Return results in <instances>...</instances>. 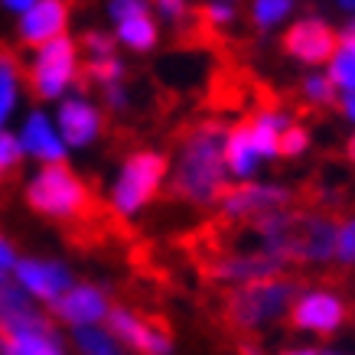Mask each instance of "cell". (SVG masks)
Returning <instances> with one entry per match:
<instances>
[{
	"instance_id": "cell-1",
	"label": "cell",
	"mask_w": 355,
	"mask_h": 355,
	"mask_svg": "<svg viewBox=\"0 0 355 355\" xmlns=\"http://www.w3.org/2000/svg\"><path fill=\"white\" fill-rule=\"evenodd\" d=\"M248 232H251L248 248L270 251L287 264H326L336 254L339 222L326 212H300L287 205L248 222Z\"/></svg>"
},
{
	"instance_id": "cell-2",
	"label": "cell",
	"mask_w": 355,
	"mask_h": 355,
	"mask_svg": "<svg viewBox=\"0 0 355 355\" xmlns=\"http://www.w3.org/2000/svg\"><path fill=\"white\" fill-rule=\"evenodd\" d=\"M225 134L222 124H199L180 140V153L170 173V196L189 205L209 209L228 189Z\"/></svg>"
},
{
	"instance_id": "cell-3",
	"label": "cell",
	"mask_w": 355,
	"mask_h": 355,
	"mask_svg": "<svg viewBox=\"0 0 355 355\" xmlns=\"http://www.w3.org/2000/svg\"><path fill=\"white\" fill-rule=\"evenodd\" d=\"M26 205L36 216L62 222V225H85L95 216V196L88 183L65 163H43L26 183Z\"/></svg>"
},
{
	"instance_id": "cell-4",
	"label": "cell",
	"mask_w": 355,
	"mask_h": 355,
	"mask_svg": "<svg viewBox=\"0 0 355 355\" xmlns=\"http://www.w3.org/2000/svg\"><path fill=\"white\" fill-rule=\"evenodd\" d=\"M297 293H300L297 280L284 277V274L238 284L225 297V320L238 333H258L291 313Z\"/></svg>"
},
{
	"instance_id": "cell-5",
	"label": "cell",
	"mask_w": 355,
	"mask_h": 355,
	"mask_svg": "<svg viewBox=\"0 0 355 355\" xmlns=\"http://www.w3.org/2000/svg\"><path fill=\"white\" fill-rule=\"evenodd\" d=\"M23 69H26V88L36 101H59L85 76V55L78 40L65 33L30 49V59Z\"/></svg>"
},
{
	"instance_id": "cell-6",
	"label": "cell",
	"mask_w": 355,
	"mask_h": 355,
	"mask_svg": "<svg viewBox=\"0 0 355 355\" xmlns=\"http://www.w3.org/2000/svg\"><path fill=\"white\" fill-rule=\"evenodd\" d=\"M170 176V160L160 150H137L121 163L118 176L111 183L108 205L118 218H134L163 189Z\"/></svg>"
},
{
	"instance_id": "cell-7",
	"label": "cell",
	"mask_w": 355,
	"mask_h": 355,
	"mask_svg": "<svg viewBox=\"0 0 355 355\" xmlns=\"http://www.w3.org/2000/svg\"><path fill=\"white\" fill-rule=\"evenodd\" d=\"M293 202V193L284 186H270V183H241V186H228L225 196L218 199L222 218L225 222H238L248 225L261 216H270L277 209H287Z\"/></svg>"
},
{
	"instance_id": "cell-8",
	"label": "cell",
	"mask_w": 355,
	"mask_h": 355,
	"mask_svg": "<svg viewBox=\"0 0 355 355\" xmlns=\"http://www.w3.org/2000/svg\"><path fill=\"white\" fill-rule=\"evenodd\" d=\"M55 128L62 134V140L69 147H92L101 130H105V114L98 108L95 101L82 92H69L65 98L55 101Z\"/></svg>"
},
{
	"instance_id": "cell-9",
	"label": "cell",
	"mask_w": 355,
	"mask_h": 355,
	"mask_svg": "<svg viewBox=\"0 0 355 355\" xmlns=\"http://www.w3.org/2000/svg\"><path fill=\"white\" fill-rule=\"evenodd\" d=\"M111 333L121 339L124 349L137 355H170L173 352V339L157 320H147L140 313L128 310V306H111L108 320H105Z\"/></svg>"
},
{
	"instance_id": "cell-10",
	"label": "cell",
	"mask_w": 355,
	"mask_h": 355,
	"mask_svg": "<svg viewBox=\"0 0 355 355\" xmlns=\"http://www.w3.org/2000/svg\"><path fill=\"white\" fill-rule=\"evenodd\" d=\"M284 268H287V261L270 254V251H261V248H241V251H228V254L209 258L212 280H222V284H232V287L248 284V280L284 274Z\"/></svg>"
},
{
	"instance_id": "cell-11",
	"label": "cell",
	"mask_w": 355,
	"mask_h": 355,
	"mask_svg": "<svg viewBox=\"0 0 355 355\" xmlns=\"http://www.w3.org/2000/svg\"><path fill=\"white\" fill-rule=\"evenodd\" d=\"M0 333H3L13 355H69L53 320L43 310L17 316L10 323H0Z\"/></svg>"
},
{
	"instance_id": "cell-12",
	"label": "cell",
	"mask_w": 355,
	"mask_h": 355,
	"mask_svg": "<svg viewBox=\"0 0 355 355\" xmlns=\"http://www.w3.org/2000/svg\"><path fill=\"white\" fill-rule=\"evenodd\" d=\"M339 36L333 33V26L320 17H300L293 20L284 33V53L297 59L303 65H323L329 62V55L336 53Z\"/></svg>"
},
{
	"instance_id": "cell-13",
	"label": "cell",
	"mask_w": 355,
	"mask_h": 355,
	"mask_svg": "<svg viewBox=\"0 0 355 355\" xmlns=\"http://www.w3.org/2000/svg\"><path fill=\"white\" fill-rule=\"evenodd\" d=\"M291 323L303 333L329 336L345 323V303L333 291H303L293 297Z\"/></svg>"
},
{
	"instance_id": "cell-14",
	"label": "cell",
	"mask_w": 355,
	"mask_h": 355,
	"mask_svg": "<svg viewBox=\"0 0 355 355\" xmlns=\"http://www.w3.org/2000/svg\"><path fill=\"white\" fill-rule=\"evenodd\" d=\"M72 23V3L69 0H36L30 10L17 17V40L26 49L49 43L55 36H65Z\"/></svg>"
},
{
	"instance_id": "cell-15",
	"label": "cell",
	"mask_w": 355,
	"mask_h": 355,
	"mask_svg": "<svg viewBox=\"0 0 355 355\" xmlns=\"http://www.w3.org/2000/svg\"><path fill=\"white\" fill-rule=\"evenodd\" d=\"M13 280L30 293L33 300L46 303V306L59 300L76 284L72 270L65 268L62 261H46V258H20L17 268H13Z\"/></svg>"
},
{
	"instance_id": "cell-16",
	"label": "cell",
	"mask_w": 355,
	"mask_h": 355,
	"mask_svg": "<svg viewBox=\"0 0 355 355\" xmlns=\"http://www.w3.org/2000/svg\"><path fill=\"white\" fill-rule=\"evenodd\" d=\"M49 313H53V320L76 329V326L105 323L111 313V303L105 297V291L95 287V284H72L59 300L49 303Z\"/></svg>"
},
{
	"instance_id": "cell-17",
	"label": "cell",
	"mask_w": 355,
	"mask_h": 355,
	"mask_svg": "<svg viewBox=\"0 0 355 355\" xmlns=\"http://www.w3.org/2000/svg\"><path fill=\"white\" fill-rule=\"evenodd\" d=\"M20 144L23 153L33 157L40 163H65V153H69V144L62 140L59 128H55V118H49L43 108L30 111L20 124Z\"/></svg>"
},
{
	"instance_id": "cell-18",
	"label": "cell",
	"mask_w": 355,
	"mask_h": 355,
	"mask_svg": "<svg viewBox=\"0 0 355 355\" xmlns=\"http://www.w3.org/2000/svg\"><path fill=\"white\" fill-rule=\"evenodd\" d=\"M111 33H114V40H118L121 49H128V53H153L157 43H160V23L153 17V10L147 13H134V17H124V20L111 23Z\"/></svg>"
},
{
	"instance_id": "cell-19",
	"label": "cell",
	"mask_w": 355,
	"mask_h": 355,
	"mask_svg": "<svg viewBox=\"0 0 355 355\" xmlns=\"http://www.w3.org/2000/svg\"><path fill=\"white\" fill-rule=\"evenodd\" d=\"M293 121L287 111H277V108H261L251 114L248 121V130H251V140L258 147L261 160H270V157H280V134L291 128Z\"/></svg>"
},
{
	"instance_id": "cell-20",
	"label": "cell",
	"mask_w": 355,
	"mask_h": 355,
	"mask_svg": "<svg viewBox=\"0 0 355 355\" xmlns=\"http://www.w3.org/2000/svg\"><path fill=\"white\" fill-rule=\"evenodd\" d=\"M258 163H261V153L251 140V130H248V121L238 124L225 134V166H228V176L235 180H251L258 173Z\"/></svg>"
},
{
	"instance_id": "cell-21",
	"label": "cell",
	"mask_w": 355,
	"mask_h": 355,
	"mask_svg": "<svg viewBox=\"0 0 355 355\" xmlns=\"http://www.w3.org/2000/svg\"><path fill=\"white\" fill-rule=\"evenodd\" d=\"M23 82H26L23 62L10 49H0V128H7L17 108H20Z\"/></svg>"
},
{
	"instance_id": "cell-22",
	"label": "cell",
	"mask_w": 355,
	"mask_h": 355,
	"mask_svg": "<svg viewBox=\"0 0 355 355\" xmlns=\"http://www.w3.org/2000/svg\"><path fill=\"white\" fill-rule=\"evenodd\" d=\"M72 343H76L78 355H124V345L108 326H76L72 329Z\"/></svg>"
},
{
	"instance_id": "cell-23",
	"label": "cell",
	"mask_w": 355,
	"mask_h": 355,
	"mask_svg": "<svg viewBox=\"0 0 355 355\" xmlns=\"http://www.w3.org/2000/svg\"><path fill=\"white\" fill-rule=\"evenodd\" d=\"M297 0H251V23L258 30H277L280 23L291 20Z\"/></svg>"
},
{
	"instance_id": "cell-24",
	"label": "cell",
	"mask_w": 355,
	"mask_h": 355,
	"mask_svg": "<svg viewBox=\"0 0 355 355\" xmlns=\"http://www.w3.org/2000/svg\"><path fill=\"white\" fill-rule=\"evenodd\" d=\"M124 76H128V65L118 53L101 55V59H85V78L98 88L111 85V82H124Z\"/></svg>"
},
{
	"instance_id": "cell-25",
	"label": "cell",
	"mask_w": 355,
	"mask_h": 355,
	"mask_svg": "<svg viewBox=\"0 0 355 355\" xmlns=\"http://www.w3.org/2000/svg\"><path fill=\"white\" fill-rule=\"evenodd\" d=\"M326 76L333 78L339 92H355V53H349L345 46H336V53L326 62Z\"/></svg>"
},
{
	"instance_id": "cell-26",
	"label": "cell",
	"mask_w": 355,
	"mask_h": 355,
	"mask_svg": "<svg viewBox=\"0 0 355 355\" xmlns=\"http://www.w3.org/2000/svg\"><path fill=\"white\" fill-rule=\"evenodd\" d=\"M23 144H20V137L13 134V130H7V128H0V183L10 176V173H17V166L23 163Z\"/></svg>"
},
{
	"instance_id": "cell-27",
	"label": "cell",
	"mask_w": 355,
	"mask_h": 355,
	"mask_svg": "<svg viewBox=\"0 0 355 355\" xmlns=\"http://www.w3.org/2000/svg\"><path fill=\"white\" fill-rule=\"evenodd\" d=\"M78 46H82V55H85V59H101V55L118 53L114 33H105V30H88L85 36L78 40Z\"/></svg>"
},
{
	"instance_id": "cell-28",
	"label": "cell",
	"mask_w": 355,
	"mask_h": 355,
	"mask_svg": "<svg viewBox=\"0 0 355 355\" xmlns=\"http://www.w3.org/2000/svg\"><path fill=\"white\" fill-rule=\"evenodd\" d=\"M336 264L343 268H355V216L345 218L339 232H336V254H333Z\"/></svg>"
},
{
	"instance_id": "cell-29",
	"label": "cell",
	"mask_w": 355,
	"mask_h": 355,
	"mask_svg": "<svg viewBox=\"0 0 355 355\" xmlns=\"http://www.w3.org/2000/svg\"><path fill=\"white\" fill-rule=\"evenodd\" d=\"M339 88L333 85V78L329 76H320V72H313V76L303 78V98L310 101V105H329L336 98Z\"/></svg>"
},
{
	"instance_id": "cell-30",
	"label": "cell",
	"mask_w": 355,
	"mask_h": 355,
	"mask_svg": "<svg viewBox=\"0 0 355 355\" xmlns=\"http://www.w3.org/2000/svg\"><path fill=\"white\" fill-rule=\"evenodd\" d=\"M235 17H238V3H232V0H209L202 7V20L209 23V26H216V30L232 26Z\"/></svg>"
},
{
	"instance_id": "cell-31",
	"label": "cell",
	"mask_w": 355,
	"mask_h": 355,
	"mask_svg": "<svg viewBox=\"0 0 355 355\" xmlns=\"http://www.w3.org/2000/svg\"><path fill=\"white\" fill-rule=\"evenodd\" d=\"M306 147H310V134L303 124H291L280 134V157H300Z\"/></svg>"
},
{
	"instance_id": "cell-32",
	"label": "cell",
	"mask_w": 355,
	"mask_h": 355,
	"mask_svg": "<svg viewBox=\"0 0 355 355\" xmlns=\"http://www.w3.org/2000/svg\"><path fill=\"white\" fill-rule=\"evenodd\" d=\"M153 10V0H108V20L118 23L124 17H134V13H147Z\"/></svg>"
},
{
	"instance_id": "cell-33",
	"label": "cell",
	"mask_w": 355,
	"mask_h": 355,
	"mask_svg": "<svg viewBox=\"0 0 355 355\" xmlns=\"http://www.w3.org/2000/svg\"><path fill=\"white\" fill-rule=\"evenodd\" d=\"M101 98H105V105H108L111 111H124L130 105V92L124 82H111V85L101 88Z\"/></svg>"
},
{
	"instance_id": "cell-34",
	"label": "cell",
	"mask_w": 355,
	"mask_h": 355,
	"mask_svg": "<svg viewBox=\"0 0 355 355\" xmlns=\"http://www.w3.org/2000/svg\"><path fill=\"white\" fill-rule=\"evenodd\" d=\"M153 7H157L163 20L180 23L186 17V10H189V0H153Z\"/></svg>"
},
{
	"instance_id": "cell-35",
	"label": "cell",
	"mask_w": 355,
	"mask_h": 355,
	"mask_svg": "<svg viewBox=\"0 0 355 355\" xmlns=\"http://www.w3.org/2000/svg\"><path fill=\"white\" fill-rule=\"evenodd\" d=\"M17 251H13V245L7 241V238L0 235V277H7V274H13V268H17Z\"/></svg>"
},
{
	"instance_id": "cell-36",
	"label": "cell",
	"mask_w": 355,
	"mask_h": 355,
	"mask_svg": "<svg viewBox=\"0 0 355 355\" xmlns=\"http://www.w3.org/2000/svg\"><path fill=\"white\" fill-rule=\"evenodd\" d=\"M36 3V0H0V10H7L10 17H20V13H26Z\"/></svg>"
},
{
	"instance_id": "cell-37",
	"label": "cell",
	"mask_w": 355,
	"mask_h": 355,
	"mask_svg": "<svg viewBox=\"0 0 355 355\" xmlns=\"http://www.w3.org/2000/svg\"><path fill=\"white\" fill-rule=\"evenodd\" d=\"M339 46H345L349 53H355V23H349V26L339 33Z\"/></svg>"
},
{
	"instance_id": "cell-38",
	"label": "cell",
	"mask_w": 355,
	"mask_h": 355,
	"mask_svg": "<svg viewBox=\"0 0 355 355\" xmlns=\"http://www.w3.org/2000/svg\"><path fill=\"white\" fill-rule=\"evenodd\" d=\"M343 114L355 124V92H343Z\"/></svg>"
},
{
	"instance_id": "cell-39",
	"label": "cell",
	"mask_w": 355,
	"mask_h": 355,
	"mask_svg": "<svg viewBox=\"0 0 355 355\" xmlns=\"http://www.w3.org/2000/svg\"><path fill=\"white\" fill-rule=\"evenodd\" d=\"M280 355H320V352H313V349H287V352H280Z\"/></svg>"
},
{
	"instance_id": "cell-40",
	"label": "cell",
	"mask_w": 355,
	"mask_h": 355,
	"mask_svg": "<svg viewBox=\"0 0 355 355\" xmlns=\"http://www.w3.org/2000/svg\"><path fill=\"white\" fill-rule=\"evenodd\" d=\"M336 3H339L345 13H355V0H336Z\"/></svg>"
},
{
	"instance_id": "cell-41",
	"label": "cell",
	"mask_w": 355,
	"mask_h": 355,
	"mask_svg": "<svg viewBox=\"0 0 355 355\" xmlns=\"http://www.w3.org/2000/svg\"><path fill=\"white\" fill-rule=\"evenodd\" d=\"M349 157H352V163H355V134H352V140H349Z\"/></svg>"
},
{
	"instance_id": "cell-42",
	"label": "cell",
	"mask_w": 355,
	"mask_h": 355,
	"mask_svg": "<svg viewBox=\"0 0 355 355\" xmlns=\"http://www.w3.org/2000/svg\"><path fill=\"white\" fill-rule=\"evenodd\" d=\"M326 355H343V352H326Z\"/></svg>"
},
{
	"instance_id": "cell-43",
	"label": "cell",
	"mask_w": 355,
	"mask_h": 355,
	"mask_svg": "<svg viewBox=\"0 0 355 355\" xmlns=\"http://www.w3.org/2000/svg\"><path fill=\"white\" fill-rule=\"evenodd\" d=\"M232 3H238V0H232Z\"/></svg>"
}]
</instances>
